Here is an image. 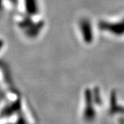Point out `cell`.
Masks as SVG:
<instances>
[{
	"label": "cell",
	"instance_id": "1",
	"mask_svg": "<svg viewBox=\"0 0 124 124\" xmlns=\"http://www.w3.org/2000/svg\"><path fill=\"white\" fill-rule=\"evenodd\" d=\"M84 104L81 111V118L85 123H93L97 118L96 104L94 101L92 92L90 89L85 90L84 95Z\"/></svg>",
	"mask_w": 124,
	"mask_h": 124
},
{
	"label": "cell",
	"instance_id": "2",
	"mask_svg": "<svg viewBox=\"0 0 124 124\" xmlns=\"http://www.w3.org/2000/svg\"><path fill=\"white\" fill-rule=\"evenodd\" d=\"M109 114L111 115H120L124 116V106H121L118 103L116 94L115 92L111 94L110 99V108H109Z\"/></svg>",
	"mask_w": 124,
	"mask_h": 124
},
{
	"label": "cell",
	"instance_id": "3",
	"mask_svg": "<svg viewBox=\"0 0 124 124\" xmlns=\"http://www.w3.org/2000/svg\"><path fill=\"white\" fill-rule=\"evenodd\" d=\"M104 29L110 30L108 31V32L114 33L116 35H123L124 34V22H120L112 23L111 25H102Z\"/></svg>",
	"mask_w": 124,
	"mask_h": 124
},
{
	"label": "cell",
	"instance_id": "4",
	"mask_svg": "<svg viewBox=\"0 0 124 124\" xmlns=\"http://www.w3.org/2000/svg\"><path fill=\"white\" fill-rule=\"evenodd\" d=\"M119 124H124V118L120 119H119Z\"/></svg>",
	"mask_w": 124,
	"mask_h": 124
}]
</instances>
